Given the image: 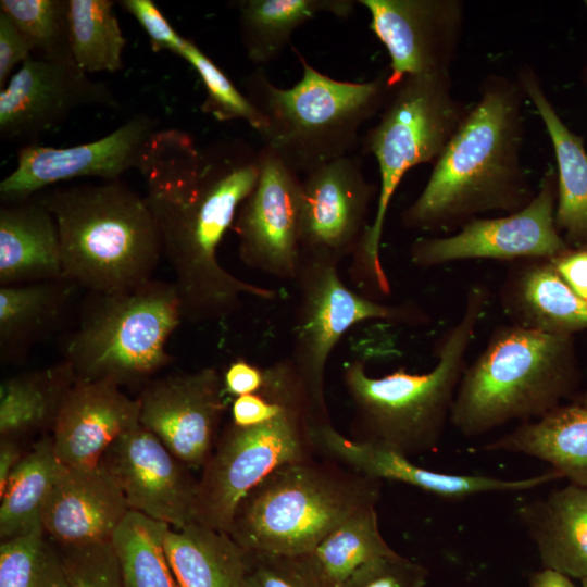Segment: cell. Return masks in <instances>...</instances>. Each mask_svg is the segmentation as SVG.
Listing matches in <instances>:
<instances>
[{
    "instance_id": "cell-1",
    "label": "cell",
    "mask_w": 587,
    "mask_h": 587,
    "mask_svg": "<svg viewBox=\"0 0 587 587\" xmlns=\"http://www.w3.org/2000/svg\"><path fill=\"white\" fill-rule=\"evenodd\" d=\"M139 171L184 320L221 322L241 309L245 296L277 297L273 288L233 275L217 259L225 233L258 180L259 151L241 139L201 148L187 133L158 130Z\"/></svg>"
},
{
    "instance_id": "cell-2",
    "label": "cell",
    "mask_w": 587,
    "mask_h": 587,
    "mask_svg": "<svg viewBox=\"0 0 587 587\" xmlns=\"http://www.w3.org/2000/svg\"><path fill=\"white\" fill-rule=\"evenodd\" d=\"M525 99L517 80L485 79L479 100L434 162L423 190L402 211L405 228L454 230L485 212H519L534 199L521 163Z\"/></svg>"
},
{
    "instance_id": "cell-3",
    "label": "cell",
    "mask_w": 587,
    "mask_h": 587,
    "mask_svg": "<svg viewBox=\"0 0 587 587\" xmlns=\"http://www.w3.org/2000/svg\"><path fill=\"white\" fill-rule=\"evenodd\" d=\"M484 286L466 292L461 316L444 335L437 362L422 374L397 370L371 376L365 363L353 360L342 370V383L353 407V439L371 442L404 457L437 449L462 375L466 353L487 302Z\"/></svg>"
},
{
    "instance_id": "cell-4",
    "label": "cell",
    "mask_w": 587,
    "mask_h": 587,
    "mask_svg": "<svg viewBox=\"0 0 587 587\" xmlns=\"http://www.w3.org/2000/svg\"><path fill=\"white\" fill-rule=\"evenodd\" d=\"M38 200L55 221L65 279L91 294L152 279L162 254L159 230L145 197L123 182L52 188Z\"/></svg>"
},
{
    "instance_id": "cell-5",
    "label": "cell",
    "mask_w": 587,
    "mask_h": 587,
    "mask_svg": "<svg viewBox=\"0 0 587 587\" xmlns=\"http://www.w3.org/2000/svg\"><path fill=\"white\" fill-rule=\"evenodd\" d=\"M297 54L303 72L291 88L274 85L261 68L249 74L242 86L263 118L259 134L263 147L304 176L351 154L360 128L383 111L396 84L388 71L364 83L334 79Z\"/></svg>"
},
{
    "instance_id": "cell-6",
    "label": "cell",
    "mask_w": 587,
    "mask_h": 587,
    "mask_svg": "<svg viewBox=\"0 0 587 587\" xmlns=\"http://www.w3.org/2000/svg\"><path fill=\"white\" fill-rule=\"evenodd\" d=\"M576 384L572 336L501 326L466 366L450 422L475 437L510 422L535 421L573 396Z\"/></svg>"
},
{
    "instance_id": "cell-7",
    "label": "cell",
    "mask_w": 587,
    "mask_h": 587,
    "mask_svg": "<svg viewBox=\"0 0 587 587\" xmlns=\"http://www.w3.org/2000/svg\"><path fill=\"white\" fill-rule=\"evenodd\" d=\"M382 480L314 458L286 464L237 505L227 534L248 553L296 557L345 520L376 505Z\"/></svg>"
},
{
    "instance_id": "cell-8",
    "label": "cell",
    "mask_w": 587,
    "mask_h": 587,
    "mask_svg": "<svg viewBox=\"0 0 587 587\" xmlns=\"http://www.w3.org/2000/svg\"><path fill=\"white\" fill-rule=\"evenodd\" d=\"M469 109L455 98L450 73L407 76L399 80L379 121L363 140V151L378 164L380 184L376 211L352 254V279L380 296L390 284L380 262V240L391 198L412 167L435 162L466 116Z\"/></svg>"
},
{
    "instance_id": "cell-9",
    "label": "cell",
    "mask_w": 587,
    "mask_h": 587,
    "mask_svg": "<svg viewBox=\"0 0 587 587\" xmlns=\"http://www.w3.org/2000/svg\"><path fill=\"white\" fill-rule=\"evenodd\" d=\"M92 296L65 345L77 378L138 384L171 362L166 345L184 321L173 283Z\"/></svg>"
},
{
    "instance_id": "cell-10",
    "label": "cell",
    "mask_w": 587,
    "mask_h": 587,
    "mask_svg": "<svg viewBox=\"0 0 587 587\" xmlns=\"http://www.w3.org/2000/svg\"><path fill=\"white\" fill-rule=\"evenodd\" d=\"M314 415L298 376L283 408L271 420L248 427L229 424L202 466L196 522L227 533L239 502L277 469L314 458Z\"/></svg>"
},
{
    "instance_id": "cell-11",
    "label": "cell",
    "mask_w": 587,
    "mask_h": 587,
    "mask_svg": "<svg viewBox=\"0 0 587 587\" xmlns=\"http://www.w3.org/2000/svg\"><path fill=\"white\" fill-rule=\"evenodd\" d=\"M338 265L325 259L300 257L295 279L298 300L288 358L320 422H330L324 392L328 359L353 325L366 321L423 320L413 307L385 304L351 290L340 279Z\"/></svg>"
},
{
    "instance_id": "cell-12",
    "label": "cell",
    "mask_w": 587,
    "mask_h": 587,
    "mask_svg": "<svg viewBox=\"0 0 587 587\" xmlns=\"http://www.w3.org/2000/svg\"><path fill=\"white\" fill-rule=\"evenodd\" d=\"M555 205L557 174L547 171L521 211L472 218L449 236L420 237L410 246V261L422 268L473 259L552 261L571 250L557 228Z\"/></svg>"
},
{
    "instance_id": "cell-13",
    "label": "cell",
    "mask_w": 587,
    "mask_h": 587,
    "mask_svg": "<svg viewBox=\"0 0 587 587\" xmlns=\"http://www.w3.org/2000/svg\"><path fill=\"white\" fill-rule=\"evenodd\" d=\"M259 153L258 180L232 226L239 259L267 276L295 282L300 262L302 178L267 148Z\"/></svg>"
},
{
    "instance_id": "cell-14",
    "label": "cell",
    "mask_w": 587,
    "mask_h": 587,
    "mask_svg": "<svg viewBox=\"0 0 587 587\" xmlns=\"http://www.w3.org/2000/svg\"><path fill=\"white\" fill-rule=\"evenodd\" d=\"M379 188L353 154L323 164L302 176L299 221L300 257L337 264L352 255L369 224L370 205Z\"/></svg>"
},
{
    "instance_id": "cell-15",
    "label": "cell",
    "mask_w": 587,
    "mask_h": 587,
    "mask_svg": "<svg viewBox=\"0 0 587 587\" xmlns=\"http://www.w3.org/2000/svg\"><path fill=\"white\" fill-rule=\"evenodd\" d=\"M100 463L120 487L130 511L174 529L196 522L198 479L140 424L117 437Z\"/></svg>"
},
{
    "instance_id": "cell-16",
    "label": "cell",
    "mask_w": 587,
    "mask_h": 587,
    "mask_svg": "<svg viewBox=\"0 0 587 587\" xmlns=\"http://www.w3.org/2000/svg\"><path fill=\"white\" fill-rule=\"evenodd\" d=\"M226 398L213 366L171 374L146 384L139 422L190 470H199L214 448Z\"/></svg>"
},
{
    "instance_id": "cell-17",
    "label": "cell",
    "mask_w": 587,
    "mask_h": 587,
    "mask_svg": "<svg viewBox=\"0 0 587 587\" xmlns=\"http://www.w3.org/2000/svg\"><path fill=\"white\" fill-rule=\"evenodd\" d=\"M159 129L148 115H135L105 137L68 148L30 143L18 151L16 168L0 183L4 203L30 199L39 190L78 177L117 179L140 170Z\"/></svg>"
},
{
    "instance_id": "cell-18",
    "label": "cell",
    "mask_w": 587,
    "mask_h": 587,
    "mask_svg": "<svg viewBox=\"0 0 587 587\" xmlns=\"http://www.w3.org/2000/svg\"><path fill=\"white\" fill-rule=\"evenodd\" d=\"M87 105L116 107V101L72 55H30L1 89L0 135L5 140L30 139Z\"/></svg>"
},
{
    "instance_id": "cell-19",
    "label": "cell",
    "mask_w": 587,
    "mask_h": 587,
    "mask_svg": "<svg viewBox=\"0 0 587 587\" xmlns=\"http://www.w3.org/2000/svg\"><path fill=\"white\" fill-rule=\"evenodd\" d=\"M385 46L392 84L407 76L450 73L464 25L459 0H359Z\"/></svg>"
},
{
    "instance_id": "cell-20",
    "label": "cell",
    "mask_w": 587,
    "mask_h": 587,
    "mask_svg": "<svg viewBox=\"0 0 587 587\" xmlns=\"http://www.w3.org/2000/svg\"><path fill=\"white\" fill-rule=\"evenodd\" d=\"M311 437L315 452L325 459L370 478L402 483L447 500H463L487 492L525 491L560 478L552 470L522 479L437 472L392 450L347 437L332 422L312 424Z\"/></svg>"
},
{
    "instance_id": "cell-21",
    "label": "cell",
    "mask_w": 587,
    "mask_h": 587,
    "mask_svg": "<svg viewBox=\"0 0 587 587\" xmlns=\"http://www.w3.org/2000/svg\"><path fill=\"white\" fill-rule=\"evenodd\" d=\"M140 403L104 380L79 379L65 396L52 428L54 451L68 466L98 465L109 446L140 424Z\"/></svg>"
},
{
    "instance_id": "cell-22",
    "label": "cell",
    "mask_w": 587,
    "mask_h": 587,
    "mask_svg": "<svg viewBox=\"0 0 587 587\" xmlns=\"http://www.w3.org/2000/svg\"><path fill=\"white\" fill-rule=\"evenodd\" d=\"M130 512L113 477L99 463L62 471L47 501L42 523L60 547L112 540Z\"/></svg>"
},
{
    "instance_id": "cell-23",
    "label": "cell",
    "mask_w": 587,
    "mask_h": 587,
    "mask_svg": "<svg viewBox=\"0 0 587 587\" xmlns=\"http://www.w3.org/2000/svg\"><path fill=\"white\" fill-rule=\"evenodd\" d=\"M544 569L587 577V487L569 483L517 509Z\"/></svg>"
},
{
    "instance_id": "cell-24",
    "label": "cell",
    "mask_w": 587,
    "mask_h": 587,
    "mask_svg": "<svg viewBox=\"0 0 587 587\" xmlns=\"http://www.w3.org/2000/svg\"><path fill=\"white\" fill-rule=\"evenodd\" d=\"M482 450L538 459L561 478L587 487V390L574 394L538 420L521 423Z\"/></svg>"
},
{
    "instance_id": "cell-25",
    "label": "cell",
    "mask_w": 587,
    "mask_h": 587,
    "mask_svg": "<svg viewBox=\"0 0 587 587\" xmlns=\"http://www.w3.org/2000/svg\"><path fill=\"white\" fill-rule=\"evenodd\" d=\"M550 137L557 161L555 225L571 249H587V151L548 99L538 75L521 67L517 79Z\"/></svg>"
},
{
    "instance_id": "cell-26",
    "label": "cell",
    "mask_w": 587,
    "mask_h": 587,
    "mask_svg": "<svg viewBox=\"0 0 587 587\" xmlns=\"http://www.w3.org/2000/svg\"><path fill=\"white\" fill-rule=\"evenodd\" d=\"M501 304L512 324L548 334L587 328V303L560 276L550 260H523L508 276Z\"/></svg>"
},
{
    "instance_id": "cell-27",
    "label": "cell",
    "mask_w": 587,
    "mask_h": 587,
    "mask_svg": "<svg viewBox=\"0 0 587 587\" xmlns=\"http://www.w3.org/2000/svg\"><path fill=\"white\" fill-rule=\"evenodd\" d=\"M59 233L53 215L38 199L0 209V286L62 279Z\"/></svg>"
},
{
    "instance_id": "cell-28",
    "label": "cell",
    "mask_w": 587,
    "mask_h": 587,
    "mask_svg": "<svg viewBox=\"0 0 587 587\" xmlns=\"http://www.w3.org/2000/svg\"><path fill=\"white\" fill-rule=\"evenodd\" d=\"M75 287L65 278L0 286L1 363L22 361L58 328Z\"/></svg>"
},
{
    "instance_id": "cell-29",
    "label": "cell",
    "mask_w": 587,
    "mask_h": 587,
    "mask_svg": "<svg viewBox=\"0 0 587 587\" xmlns=\"http://www.w3.org/2000/svg\"><path fill=\"white\" fill-rule=\"evenodd\" d=\"M164 548L182 587H249L247 553L225 532L197 522L168 527Z\"/></svg>"
},
{
    "instance_id": "cell-30",
    "label": "cell",
    "mask_w": 587,
    "mask_h": 587,
    "mask_svg": "<svg viewBox=\"0 0 587 587\" xmlns=\"http://www.w3.org/2000/svg\"><path fill=\"white\" fill-rule=\"evenodd\" d=\"M375 507L361 509L312 549L290 557L297 570L317 587H341L365 563L395 552L380 534Z\"/></svg>"
},
{
    "instance_id": "cell-31",
    "label": "cell",
    "mask_w": 587,
    "mask_h": 587,
    "mask_svg": "<svg viewBox=\"0 0 587 587\" xmlns=\"http://www.w3.org/2000/svg\"><path fill=\"white\" fill-rule=\"evenodd\" d=\"M352 0H238L232 2L239 17L240 38L247 58L257 66L276 60L296 29L320 13L350 16Z\"/></svg>"
},
{
    "instance_id": "cell-32",
    "label": "cell",
    "mask_w": 587,
    "mask_h": 587,
    "mask_svg": "<svg viewBox=\"0 0 587 587\" xmlns=\"http://www.w3.org/2000/svg\"><path fill=\"white\" fill-rule=\"evenodd\" d=\"M77 380L67 361L23 372L0 385V436H21L53 428L68 390Z\"/></svg>"
},
{
    "instance_id": "cell-33",
    "label": "cell",
    "mask_w": 587,
    "mask_h": 587,
    "mask_svg": "<svg viewBox=\"0 0 587 587\" xmlns=\"http://www.w3.org/2000/svg\"><path fill=\"white\" fill-rule=\"evenodd\" d=\"M62 467L52 437L25 453L0 495L1 540L45 532L43 511Z\"/></svg>"
},
{
    "instance_id": "cell-34",
    "label": "cell",
    "mask_w": 587,
    "mask_h": 587,
    "mask_svg": "<svg viewBox=\"0 0 587 587\" xmlns=\"http://www.w3.org/2000/svg\"><path fill=\"white\" fill-rule=\"evenodd\" d=\"M170 526L130 511L113 536L124 587H182L168 561L164 536Z\"/></svg>"
},
{
    "instance_id": "cell-35",
    "label": "cell",
    "mask_w": 587,
    "mask_h": 587,
    "mask_svg": "<svg viewBox=\"0 0 587 587\" xmlns=\"http://www.w3.org/2000/svg\"><path fill=\"white\" fill-rule=\"evenodd\" d=\"M110 0H68L70 50L85 73L123 66L125 38Z\"/></svg>"
},
{
    "instance_id": "cell-36",
    "label": "cell",
    "mask_w": 587,
    "mask_h": 587,
    "mask_svg": "<svg viewBox=\"0 0 587 587\" xmlns=\"http://www.w3.org/2000/svg\"><path fill=\"white\" fill-rule=\"evenodd\" d=\"M45 534L1 540L0 587H67L61 553Z\"/></svg>"
},
{
    "instance_id": "cell-37",
    "label": "cell",
    "mask_w": 587,
    "mask_h": 587,
    "mask_svg": "<svg viewBox=\"0 0 587 587\" xmlns=\"http://www.w3.org/2000/svg\"><path fill=\"white\" fill-rule=\"evenodd\" d=\"M5 13L41 57L72 55L68 0H1Z\"/></svg>"
},
{
    "instance_id": "cell-38",
    "label": "cell",
    "mask_w": 587,
    "mask_h": 587,
    "mask_svg": "<svg viewBox=\"0 0 587 587\" xmlns=\"http://www.w3.org/2000/svg\"><path fill=\"white\" fill-rule=\"evenodd\" d=\"M177 55L192 65L203 83L205 98L202 110L205 113L218 121L241 120L258 134L262 132L264 122L261 114L193 41L186 38Z\"/></svg>"
},
{
    "instance_id": "cell-39",
    "label": "cell",
    "mask_w": 587,
    "mask_h": 587,
    "mask_svg": "<svg viewBox=\"0 0 587 587\" xmlns=\"http://www.w3.org/2000/svg\"><path fill=\"white\" fill-rule=\"evenodd\" d=\"M60 548L67 587H124L112 540Z\"/></svg>"
},
{
    "instance_id": "cell-40",
    "label": "cell",
    "mask_w": 587,
    "mask_h": 587,
    "mask_svg": "<svg viewBox=\"0 0 587 587\" xmlns=\"http://www.w3.org/2000/svg\"><path fill=\"white\" fill-rule=\"evenodd\" d=\"M428 571L396 551L357 570L341 587H425Z\"/></svg>"
},
{
    "instance_id": "cell-41",
    "label": "cell",
    "mask_w": 587,
    "mask_h": 587,
    "mask_svg": "<svg viewBox=\"0 0 587 587\" xmlns=\"http://www.w3.org/2000/svg\"><path fill=\"white\" fill-rule=\"evenodd\" d=\"M246 553L249 587H317L287 557Z\"/></svg>"
},
{
    "instance_id": "cell-42",
    "label": "cell",
    "mask_w": 587,
    "mask_h": 587,
    "mask_svg": "<svg viewBox=\"0 0 587 587\" xmlns=\"http://www.w3.org/2000/svg\"><path fill=\"white\" fill-rule=\"evenodd\" d=\"M121 5L129 12L149 36L153 51L178 54L185 37L179 35L151 0H123Z\"/></svg>"
},
{
    "instance_id": "cell-43",
    "label": "cell",
    "mask_w": 587,
    "mask_h": 587,
    "mask_svg": "<svg viewBox=\"0 0 587 587\" xmlns=\"http://www.w3.org/2000/svg\"><path fill=\"white\" fill-rule=\"evenodd\" d=\"M34 49L12 20L0 12V87L7 83L12 70L27 60Z\"/></svg>"
},
{
    "instance_id": "cell-44",
    "label": "cell",
    "mask_w": 587,
    "mask_h": 587,
    "mask_svg": "<svg viewBox=\"0 0 587 587\" xmlns=\"http://www.w3.org/2000/svg\"><path fill=\"white\" fill-rule=\"evenodd\" d=\"M222 376L225 394L234 398L259 392L264 383L263 369L243 359L233 361Z\"/></svg>"
},
{
    "instance_id": "cell-45",
    "label": "cell",
    "mask_w": 587,
    "mask_h": 587,
    "mask_svg": "<svg viewBox=\"0 0 587 587\" xmlns=\"http://www.w3.org/2000/svg\"><path fill=\"white\" fill-rule=\"evenodd\" d=\"M552 262L564 282L587 303V249H571Z\"/></svg>"
},
{
    "instance_id": "cell-46",
    "label": "cell",
    "mask_w": 587,
    "mask_h": 587,
    "mask_svg": "<svg viewBox=\"0 0 587 587\" xmlns=\"http://www.w3.org/2000/svg\"><path fill=\"white\" fill-rule=\"evenodd\" d=\"M25 453L16 439L1 438L0 442V495L3 492L7 483L21 462Z\"/></svg>"
},
{
    "instance_id": "cell-47",
    "label": "cell",
    "mask_w": 587,
    "mask_h": 587,
    "mask_svg": "<svg viewBox=\"0 0 587 587\" xmlns=\"http://www.w3.org/2000/svg\"><path fill=\"white\" fill-rule=\"evenodd\" d=\"M529 587H577L571 578L553 572L551 570L542 569L535 572L529 577Z\"/></svg>"
},
{
    "instance_id": "cell-48",
    "label": "cell",
    "mask_w": 587,
    "mask_h": 587,
    "mask_svg": "<svg viewBox=\"0 0 587 587\" xmlns=\"http://www.w3.org/2000/svg\"><path fill=\"white\" fill-rule=\"evenodd\" d=\"M580 583H582V587H587V577L583 578Z\"/></svg>"
},
{
    "instance_id": "cell-49",
    "label": "cell",
    "mask_w": 587,
    "mask_h": 587,
    "mask_svg": "<svg viewBox=\"0 0 587 587\" xmlns=\"http://www.w3.org/2000/svg\"><path fill=\"white\" fill-rule=\"evenodd\" d=\"M584 3H585V5H586V8H587V0H586Z\"/></svg>"
}]
</instances>
